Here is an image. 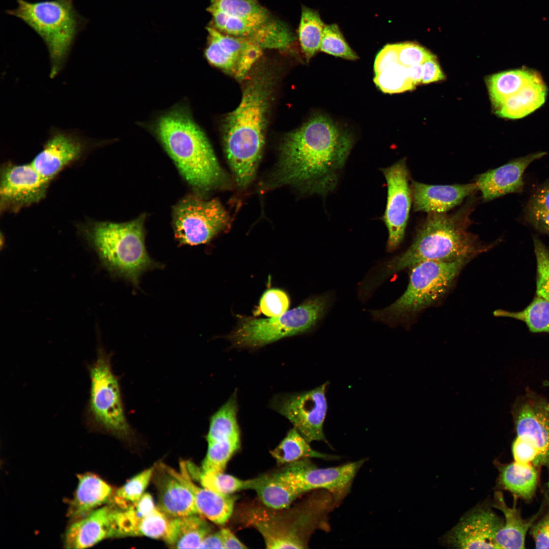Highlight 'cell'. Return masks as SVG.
<instances>
[{
    "label": "cell",
    "mask_w": 549,
    "mask_h": 549,
    "mask_svg": "<svg viewBox=\"0 0 549 549\" xmlns=\"http://www.w3.org/2000/svg\"><path fill=\"white\" fill-rule=\"evenodd\" d=\"M353 144L346 130L326 115L316 114L285 136L272 184H293L326 196L336 188Z\"/></svg>",
    "instance_id": "1"
},
{
    "label": "cell",
    "mask_w": 549,
    "mask_h": 549,
    "mask_svg": "<svg viewBox=\"0 0 549 549\" xmlns=\"http://www.w3.org/2000/svg\"><path fill=\"white\" fill-rule=\"evenodd\" d=\"M149 129L192 187L206 191L224 183L225 175L186 102L159 115Z\"/></svg>",
    "instance_id": "2"
},
{
    "label": "cell",
    "mask_w": 549,
    "mask_h": 549,
    "mask_svg": "<svg viewBox=\"0 0 549 549\" xmlns=\"http://www.w3.org/2000/svg\"><path fill=\"white\" fill-rule=\"evenodd\" d=\"M272 81L268 74L255 76L245 87L238 106L224 121L225 151L240 187L252 181L260 158Z\"/></svg>",
    "instance_id": "3"
},
{
    "label": "cell",
    "mask_w": 549,
    "mask_h": 549,
    "mask_svg": "<svg viewBox=\"0 0 549 549\" xmlns=\"http://www.w3.org/2000/svg\"><path fill=\"white\" fill-rule=\"evenodd\" d=\"M473 207L470 203L453 214H428L417 229L412 244L387 262L382 277L426 261L471 260L486 251L489 246L468 231Z\"/></svg>",
    "instance_id": "4"
},
{
    "label": "cell",
    "mask_w": 549,
    "mask_h": 549,
    "mask_svg": "<svg viewBox=\"0 0 549 549\" xmlns=\"http://www.w3.org/2000/svg\"><path fill=\"white\" fill-rule=\"evenodd\" d=\"M471 260L426 261L410 268L404 293L391 305L371 311L374 318L389 324L406 322L435 304L450 291L464 267Z\"/></svg>",
    "instance_id": "5"
},
{
    "label": "cell",
    "mask_w": 549,
    "mask_h": 549,
    "mask_svg": "<svg viewBox=\"0 0 549 549\" xmlns=\"http://www.w3.org/2000/svg\"><path fill=\"white\" fill-rule=\"evenodd\" d=\"M145 216L122 223L98 222L88 235L103 262L112 271L137 287L142 274L162 267L148 255L145 246Z\"/></svg>",
    "instance_id": "6"
},
{
    "label": "cell",
    "mask_w": 549,
    "mask_h": 549,
    "mask_svg": "<svg viewBox=\"0 0 549 549\" xmlns=\"http://www.w3.org/2000/svg\"><path fill=\"white\" fill-rule=\"evenodd\" d=\"M17 2V8L8 13L21 19L42 38L49 51L50 76L53 78L63 68L81 25L73 0Z\"/></svg>",
    "instance_id": "7"
},
{
    "label": "cell",
    "mask_w": 549,
    "mask_h": 549,
    "mask_svg": "<svg viewBox=\"0 0 549 549\" xmlns=\"http://www.w3.org/2000/svg\"><path fill=\"white\" fill-rule=\"evenodd\" d=\"M110 360V354L101 348L95 360L88 366L90 390L86 423L93 429L126 438L131 436L132 428L126 416L118 380Z\"/></svg>",
    "instance_id": "8"
},
{
    "label": "cell",
    "mask_w": 549,
    "mask_h": 549,
    "mask_svg": "<svg viewBox=\"0 0 549 549\" xmlns=\"http://www.w3.org/2000/svg\"><path fill=\"white\" fill-rule=\"evenodd\" d=\"M329 301V296L323 294L312 297L278 317L243 318L228 339L236 347L252 348L302 333L311 329L322 317Z\"/></svg>",
    "instance_id": "9"
},
{
    "label": "cell",
    "mask_w": 549,
    "mask_h": 549,
    "mask_svg": "<svg viewBox=\"0 0 549 549\" xmlns=\"http://www.w3.org/2000/svg\"><path fill=\"white\" fill-rule=\"evenodd\" d=\"M365 459L332 467L320 468L304 458L290 464L274 473L303 494L321 489L332 494L338 504L349 492L356 474Z\"/></svg>",
    "instance_id": "10"
},
{
    "label": "cell",
    "mask_w": 549,
    "mask_h": 549,
    "mask_svg": "<svg viewBox=\"0 0 549 549\" xmlns=\"http://www.w3.org/2000/svg\"><path fill=\"white\" fill-rule=\"evenodd\" d=\"M175 237L179 244L205 243L228 224L229 216L219 201L188 197L175 207Z\"/></svg>",
    "instance_id": "11"
},
{
    "label": "cell",
    "mask_w": 549,
    "mask_h": 549,
    "mask_svg": "<svg viewBox=\"0 0 549 549\" xmlns=\"http://www.w3.org/2000/svg\"><path fill=\"white\" fill-rule=\"evenodd\" d=\"M327 385L325 383L309 391L277 395L271 402V407L287 418L309 443H327L323 432L327 410Z\"/></svg>",
    "instance_id": "12"
},
{
    "label": "cell",
    "mask_w": 549,
    "mask_h": 549,
    "mask_svg": "<svg viewBox=\"0 0 549 549\" xmlns=\"http://www.w3.org/2000/svg\"><path fill=\"white\" fill-rule=\"evenodd\" d=\"M512 411L516 437L537 452L533 465L549 472V400L529 389L516 399Z\"/></svg>",
    "instance_id": "13"
},
{
    "label": "cell",
    "mask_w": 549,
    "mask_h": 549,
    "mask_svg": "<svg viewBox=\"0 0 549 549\" xmlns=\"http://www.w3.org/2000/svg\"><path fill=\"white\" fill-rule=\"evenodd\" d=\"M382 172L387 188L383 221L388 232L387 248L392 251L402 241L409 218L412 201L409 173L405 159L382 168Z\"/></svg>",
    "instance_id": "14"
},
{
    "label": "cell",
    "mask_w": 549,
    "mask_h": 549,
    "mask_svg": "<svg viewBox=\"0 0 549 549\" xmlns=\"http://www.w3.org/2000/svg\"><path fill=\"white\" fill-rule=\"evenodd\" d=\"M49 183L30 163L7 164L1 172V211H17L39 202L44 197Z\"/></svg>",
    "instance_id": "15"
},
{
    "label": "cell",
    "mask_w": 549,
    "mask_h": 549,
    "mask_svg": "<svg viewBox=\"0 0 549 549\" xmlns=\"http://www.w3.org/2000/svg\"><path fill=\"white\" fill-rule=\"evenodd\" d=\"M503 524L490 508L479 506L462 517L447 534L446 541L461 548H498L495 538Z\"/></svg>",
    "instance_id": "16"
},
{
    "label": "cell",
    "mask_w": 549,
    "mask_h": 549,
    "mask_svg": "<svg viewBox=\"0 0 549 549\" xmlns=\"http://www.w3.org/2000/svg\"><path fill=\"white\" fill-rule=\"evenodd\" d=\"M88 146L86 140L76 134L53 130L42 150L30 164L50 182L66 166L79 159Z\"/></svg>",
    "instance_id": "17"
},
{
    "label": "cell",
    "mask_w": 549,
    "mask_h": 549,
    "mask_svg": "<svg viewBox=\"0 0 549 549\" xmlns=\"http://www.w3.org/2000/svg\"><path fill=\"white\" fill-rule=\"evenodd\" d=\"M545 154V152H537L520 157L478 175L475 183L483 200L489 201L507 194L522 192L525 170Z\"/></svg>",
    "instance_id": "18"
},
{
    "label": "cell",
    "mask_w": 549,
    "mask_h": 549,
    "mask_svg": "<svg viewBox=\"0 0 549 549\" xmlns=\"http://www.w3.org/2000/svg\"><path fill=\"white\" fill-rule=\"evenodd\" d=\"M208 33L204 56L212 66L243 80L247 75L245 53L248 38L234 37L223 34L208 26Z\"/></svg>",
    "instance_id": "19"
},
{
    "label": "cell",
    "mask_w": 549,
    "mask_h": 549,
    "mask_svg": "<svg viewBox=\"0 0 549 549\" xmlns=\"http://www.w3.org/2000/svg\"><path fill=\"white\" fill-rule=\"evenodd\" d=\"M415 211L446 213L478 190L475 182L430 185L413 181L410 186Z\"/></svg>",
    "instance_id": "20"
},
{
    "label": "cell",
    "mask_w": 549,
    "mask_h": 549,
    "mask_svg": "<svg viewBox=\"0 0 549 549\" xmlns=\"http://www.w3.org/2000/svg\"><path fill=\"white\" fill-rule=\"evenodd\" d=\"M113 507L109 504L96 508L85 516L73 521L65 533V547L87 548L113 537Z\"/></svg>",
    "instance_id": "21"
},
{
    "label": "cell",
    "mask_w": 549,
    "mask_h": 549,
    "mask_svg": "<svg viewBox=\"0 0 549 549\" xmlns=\"http://www.w3.org/2000/svg\"><path fill=\"white\" fill-rule=\"evenodd\" d=\"M171 474L185 484L192 493L198 513L217 525H223L230 517L236 497L221 494L194 482L185 461L180 463V472L164 464Z\"/></svg>",
    "instance_id": "22"
},
{
    "label": "cell",
    "mask_w": 549,
    "mask_h": 549,
    "mask_svg": "<svg viewBox=\"0 0 549 549\" xmlns=\"http://www.w3.org/2000/svg\"><path fill=\"white\" fill-rule=\"evenodd\" d=\"M159 467L160 472L155 479L159 493L158 508L172 518L199 514L191 491L163 464Z\"/></svg>",
    "instance_id": "23"
},
{
    "label": "cell",
    "mask_w": 549,
    "mask_h": 549,
    "mask_svg": "<svg viewBox=\"0 0 549 549\" xmlns=\"http://www.w3.org/2000/svg\"><path fill=\"white\" fill-rule=\"evenodd\" d=\"M374 71V81L384 93H400L415 88L408 75V67L399 63L395 44H387L379 51L375 60Z\"/></svg>",
    "instance_id": "24"
},
{
    "label": "cell",
    "mask_w": 549,
    "mask_h": 549,
    "mask_svg": "<svg viewBox=\"0 0 549 549\" xmlns=\"http://www.w3.org/2000/svg\"><path fill=\"white\" fill-rule=\"evenodd\" d=\"M514 497L513 505L510 507L506 504L501 492H495L494 495L493 506L502 512L505 517L503 526L495 538L498 548H524L526 534L540 512L528 520L523 518L516 506L517 497Z\"/></svg>",
    "instance_id": "25"
},
{
    "label": "cell",
    "mask_w": 549,
    "mask_h": 549,
    "mask_svg": "<svg viewBox=\"0 0 549 549\" xmlns=\"http://www.w3.org/2000/svg\"><path fill=\"white\" fill-rule=\"evenodd\" d=\"M112 487L98 476L84 473L78 476L77 487L68 512L73 521L80 519L109 501Z\"/></svg>",
    "instance_id": "26"
},
{
    "label": "cell",
    "mask_w": 549,
    "mask_h": 549,
    "mask_svg": "<svg viewBox=\"0 0 549 549\" xmlns=\"http://www.w3.org/2000/svg\"><path fill=\"white\" fill-rule=\"evenodd\" d=\"M211 528L199 514L173 517L163 538L172 548H199Z\"/></svg>",
    "instance_id": "27"
},
{
    "label": "cell",
    "mask_w": 549,
    "mask_h": 549,
    "mask_svg": "<svg viewBox=\"0 0 549 549\" xmlns=\"http://www.w3.org/2000/svg\"><path fill=\"white\" fill-rule=\"evenodd\" d=\"M546 95V86L540 76L506 99L495 113L503 118H522L542 106Z\"/></svg>",
    "instance_id": "28"
},
{
    "label": "cell",
    "mask_w": 549,
    "mask_h": 549,
    "mask_svg": "<svg viewBox=\"0 0 549 549\" xmlns=\"http://www.w3.org/2000/svg\"><path fill=\"white\" fill-rule=\"evenodd\" d=\"M498 484L502 489L513 494L517 498L531 500L534 496L538 482L537 468L531 464L523 466L514 461L499 465Z\"/></svg>",
    "instance_id": "29"
},
{
    "label": "cell",
    "mask_w": 549,
    "mask_h": 549,
    "mask_svg": "<svg viewBox=\"0 0 549 549\" xmlns=\"http://www.w3.org/2000/svg\"><path fill=\"white\" fill-rule=\"evenodd\" d=\"M540 76L537 71L527 68L504 71L489 76L486 82L495 110L506 99Z\"/></svg>",
    "instance_id": "30"
},
{
    "label": "cell",
    "mask_w": 549,
    "mask_h": 549,
    "mask_svg": "<svg viewBox=\"0 0 549 549\" xmlns=\"http://www.w3.org/2000/svg\"><path fill=\"white\" fill-rule=\"evenodd\" d=\"M251 524L261 534L269 548H303L306 541L296 528L283 525L267 517L258 516L255 512Z\"/></svg>",
    "instance_id": "31"
},
{
    "label": "cell",
    "mask_w": 549,
    "mask_h": 549,
    "mask_svg": "<svg viewBox=\"0 0 549 549\" xmlns=\"http://www.w3.org/2000/svg\"><path fill=\"white\" fill-rule=\"evenodd\" d=\"M113 508V537L138 536L143 519L156 508L149 493L127 509Z\"/></svg>",
    "instance_id": "32"
},
{
    "label": "cell",
    "mask_w": 549,
    "mask_h": 549,
    "mask_svg": "<svg viewBox=\"0 0 549 549\" xmlns=\"http://www.w3.org/2000/svg\"><path fill=\"white\" fill-rule=\"evenodd\" d=\"M303 437L293 428L278 446L270 451L278 464H288L304 458L337 460L339 456L320 452L313 449Z\"/></svg>",
    "instance_id": "33"
},
{
    "label": "cell",
    "mask_w": 549,
    "mask_h": 549,
    "mask_svg": "<svg viewBox=\"0 0 549 549\" xmlns=\"http://www.w3.org/2000/svg\"><path fill=\"white\" fill-rule=\"evenodd\" d=\"M263 503L275 509L288 507L303 493L273 474L260 476L254 490Z\"/></svg>",
    "instance_id": "34"
},
{
    "label": "cell",
    "mask_w": 549,
    "mask_h": 549,
    "mask_svg": "<svg viewBox=\"0 0 549 549\" xmlns=\"http://www.w3.org/2000/svg\"><path fill=\"white\" fill-rule=\"evenodd\" d=\"M325 25L317 11L302 6L298 34L307 61L320 50Z\"/></svg>",
    "instance_id": "35"
},
{
    "label": "cell",
    "mask_w": 549,
    "mask_h": 549,
    "mask_svg": "<svg viewBox=\"0 0 549 549\" xmlns=\"http://www.w3.org/2000/svg\"><path fill=\"white\" fill-rule=\"evenodd\" d=\"M494 315L496 317L510 318L522 321L532 332L549 333V302L540 297H535L521 311L511 312L499 309L495 311Z\"/></svg>",
    "instance_id": "36"
},
{
    "label": "cell",
    "mask_w": 549,
    "mask_h": 549,
    "mask_svg": "<svg viewBox=\"0 0 549 549\" xmlns=\"http://www.w3.org/2000/svg\"><path fill=\"white\" fill-rule=\"evenodd\" d=\"M208 8L258 24L270 18L267 10L253 0H211Z\"/></svg>",
    "instance_id": "37"
},
{
    "label": "cell",
    "mask_w": 549,
    "mask_h": 549,
    "mask_svg": "<svg viewBox=\"0 0 549 549\" xmlns=\"http://www.w3.org/2000/svg\"><path fill=\"white\" fill-rule=\"evenodd\" d=\"M248 38L254 41L263 49H283L294 40L292 33L286 25L270 18L259 25Z\"/></svg>",
    "instance_id": "38"
},
{
    "label": "cell",
    "mask_w": 549,
    "mask_h": 549,
    "mask_svg": "<svg viewBox=\"0 0 549 549\" xmlns=\"http://www.w3.org/2000/svg\"><path fill=\"white\" fill-rule=\"evenodd\" d=\"M155 468L145 469L134 476L113 493L109 501L114 507L125 509L138 501L146 489Z\"/></svg>",
    "instance_id": "39"
},
{
    "label": "cell",
    "mask_w": 549,
    "mask_h": 549,
    "mask_svg": "<svg viewBox=\"0 0 549 549\" xmlns=\"http://www.w3.org/2000/svg\"><path fill=\"white\" fill-rule=\"evenodd\" d=\"M260 476L250 480H242L232 475L212 471H202L199 481L204 487L224 495H231L246 490H254Z\"/></svg>",
    "instance_id": "40"
},
{
    "label": "cell",
    "mask_w": 549,
    "mask_h": 549,
    "mask_svg": "<svg viewBox=\"0 0 549 549\" xmlns=\"http://www.w3.org/2000/svg\"><path fill=\"white\" fill-rule=\"evenodd\" d=\"M525 218L538 231L549 234V182L531 196L525 208Z\"/></svg>",
    "instance_id": "41"
},
{
    "label": "cell",
    "mask_w": 549,
    "mask_h": 549,
    "mask_svg": "<svg viewBox=\"0 0 549 549\" xmlns=\"http://www.w3.org/2000/svg\"><path fill=\"white\" fill-rule=\"evenodd\" d=\"M240 444V440L208 443L207 453L202 465V471L224 472L228 461L238 449Z\"/></svg>",
    "instance_id": "42"
},
{
    "label": "cell",
    "mask_w": 549,
    "mask_h": 549,
    "mask_svg": "<svg viewBox=\"0 0 549 549\" xmlns=\"http://www.w3.org/2000/svg\"><path fill=\"white\" fill-rule=\"evenodd\" d=\"M320 50L348 60H354L358 58L336 24L325 25Z\"/></svg>",
    "instance_id": "43"
},
{
    "label": "cell",
    "mask_w": 549,
    "mask_h": 549,
    "mask_svg": "<svg viewBox=\"0 0 549 549\" xmlns=\"http://www.w3.org/2000/svg\"><path fill=\"white\" fill-rule=\"evenodd\" d=\"M536 261V295L549 302V250L537 237H533Z\"/></svg>",
    "instance_id": "44"
},
{
    "label": "cell",
    "mask_w": 549,
    "mask_h": 549,
    "mask_svg": "<svg viewBox=\"0 0 549 549\" xmlns=\"http://www.w3.org/2000/svg\"><path fill=\"white\" fill-rule=\"evenodd\" d=\"M289 299L287 294L279 289H270L262 296L259 310L269 317L279 316L288 311Z\"/></svg>",
    "instance_id": "45"
},
{
    "label": "cell",
    "mask_w": 549,
    "mask_h": 549,
    "mask_svg": "<svg viewBox=\"0 0 549 549\" xmlns=\"http://www.w3.org/2000/svg\"><path fill=\"white\" fill-rule=\"evenodd\" d=\"M168 516L156 508L143 519L138 536L155 539L164 538L168 527Z\"/></svg>",
    "instance_id": "46"
},
{
    "label": "cell",
    "mask_w": 549,
    "mask_h": 549,
    "mask_svg": "<svg viewBox=\"0 0 549 549\" xmlns=\"http://www.w3.org/2000/svg\"><path fill=\"white\" fill-rule=\"evenodd\" d=\"M396 44L399 63L406 67L422 65L426 60L435 57L429 51L415 43L406 42Z\"/></svg>",
    "instance_id": "47"
},
{
    "label": "cell",
    "mask_w": 549,
    "mask_h": 549,
    "mask_svg": "<svg viewBox=\"0 0 549 549\" xmlns=\"http://www.w3.org/2000/svg\"><path fill=\"white\" fill-rule=\"evenodd\" d=\"M534 522L530 529L535 548H549V508L538 521Z\"/></svg>",
    "instance_id": "48"
},
{
    "label": "cell",
    "mask_w": 549,
    "mask_h": 549,
    "mask_svg": "<svg viewBox=\"0 0 549 549\" xmlns=\"http://www.w3.org/2000/svg\"><path fill=\"white\" fill-rule=\"evenodd\" d=\"M511 448L514 462L521 465L533 464L538 456L533 447L517 437L513 441Z\"/></svg>",
    "instance_id": "49"
},
{
    "label": "cell",
    "mask_w": 549,
    "mask_h": 549,
    "mask_svg": "<svg viewBox=\"0 0 549 549\" xmlns=\"http://www.w3.org/2000/svg\"><path fill=\"white\" fill-rule=\"evenodd\" d=\"M422 65L423 72L421 83L427 84L445 78L436 57L426 60Z\"/></svg>",
    "instance_id": "50"
},
{
    "label": "cell",
    "mask_w": 549,
    "mask_h": 549,
    "mask_svg": "<svg viewBox=\"0 0 549 549\" xmlns=\"http://www.w3.org/2000/svg\"><path fill=\"white\" fill-rule=\"evenodd\" d=\"M220 532L224 548H247L229 529L223 528Z\"/></svg>",
    "instance_id": "51"
},
{
    "label": "cell",
    "mask_w": 549,
    "mask_h": 549,
    "mask_svg": "<svg viewBox=\"0 0 549 549\" xmlns=\"http://www.w3.org/2000/svg\"><path fill=\"white\" fill-rule=\"evenodd\" d=\"M224 548L220 530L208 534L203 540L199 548Z\"/></svg>",
    "instance_id": "52"
},
{
    "label": "cell",
    "mask_w": 549,
    "mask_h": 549,
    "mask_svg": "<svg viewBox=\"0 0 549 549\" xmlns=\"http://www.w3.org/2000/svg\"><path fill=\"white\" fill-rule=\"evenodd\" d=\"M422 72V65H413L408 67V75L415 86L421 83Z\"/></svg>",
    "instance_id": "53"
},
{
    "label": "cell",
    "mask_w": 549,
    "mask_h": 549,
    "mask_svg": "<svg viewBox=\"0 0 549 549\" xmlns=\"http://www.w3.org/2000/svg\"><path fill=\"white\" fill-rule=\"evenodd\" d=\"M253 1H257V0H253Z\"/></svg>",
    "instance_id": "54"
}]
</instances>
